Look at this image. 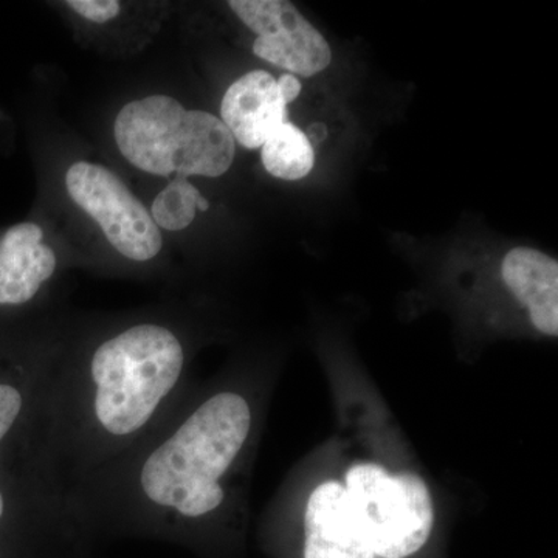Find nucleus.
Returning <instances> with one entry per match:
<instances>
[{"instance_id":"obj_1","label":"nucleus","mask_w":558,"mask_h":558,"mask_svg":"<svg viewBox=\"0 0 558 558\" xmlns=\"http://www.w3.org/2000/svg\"><path fill=\"white\" fill-rule=\"evenodd\" d=\"M252 427L247 400L220 392L146 459L140 484L150 501L182 515H207L223 501L219 480L230 469Z\"/></svg>"},{"instance_id":"obj_2","label":"nucleus","mask_w":558,"mask_h":558,"mask_svg":"<svg viewBox=\"0 0 558 558\" xmlns=\"http://www.w3.org/2000/svg\"><path fill=\"white\" fill-rule=\"evenodd\" d=\"M113 137L124 159L154 175L220 178L236 154L222 120L189 110L168 95L128 102L117 116Z\"/></svg>"},{"instance_id":"obj_3","label":"nucleus","mask_w":558,"mask_h":558,"mask_svg":"<svg viewBox=\"0 0 558 558\" xmlns=\"http://www.w3.org/2000/svg\"><path fill=\"white\" fill-rule=\"evenodd\" d=\"M183 348L170 329L140 325L95 351V413L105 429L126 436L148 424L183 369Z\"/></svg>"},{"instance_id":"obj_4","label":"nucleus","mask_w":558,"mask_h":558,"mask_svg":"<svg viewBox=\"0 0 558 558\" xmlns=\"http://www.w3.org/2000/svg\"><path fill=\"white\" fill-rule=\"evenodd\" d=\"M349 510L377 558H409L424 548L435 523L432 494L413 472L389 473L360 462L344 478Z\"/></svg>"},{"instance_id":"obj_5","label":"nucleus","mask_w":558,"mask_h":558,"mask_svg":"<svg viewBox=\"0 0 558 558\" xmlns=\"http://www.w3.org/2000/svg\"><path fill=\"white\" fill-rule=\"evenodd\" d=\"M65 186L72 201L101 227L124 258L145 263L159 255L163 247L159 227L116 172L76 161L65 172Z\"/></svg>"},{"instance_id":"obj_6","label":"nucleus","mask_w":558,"mask_h":558,"mask_svg":"<svg viewBox=\"0 0 558 558\" xmlns=\"http://www.w3.org/2000/svg\"><path fill=\"white\" fill-rule=\"evenodd\" d=\"M230 9L256 33L253 53L260 60L311 78L328 69V40L288 0H231Z\"/></svg>"},{"instance_id":"obj_7","label":"nucleus","mask_w":558,"mask_h":558,"mask_svg":"<svg viewBox=\"0 0 558 558\" xmlns=\"http://www.w3.org/2000/svg\"><path fill=\"white\" fill-rule=\"evenodd\" d=\"M220 120L234 142L258 149L288 121V105L279 94L277 78L266 70H252L227 89Z\"/></svg>"},{"instance_id":"obj_8","label":"nucleus","mask_w":558,"mask_h":558,"mask_svg":"<svg viewBox=\"0 0 558 558\" xmlns=\"http://www.w3.org/2000/svg\"><path fill=\"white\" fill-rule=\"evenodd\" d=\"M304 558H377L355 526L339 481L312 492L304 513Z\"/></svg>"},{"instance_id":"obj_9","label":"nucleus","mask_w":558,"mask_h":558,"mask_svg":"<svg viewBox=\"0 0 558 558\" xmlns=\"http://www.w3.org/2000/svg\"><path fill=\"white\" fill-rule=\"evenodd\" d=\"M43 240L33 222L16 223L0 238V306L27 304L57 270V255Z\"/></svg>"},{"instance_id":"obj_10","label":"nucleus","mask_w":558,"mask_h":558,"mask_svg":"<svg viewBox=\"0 0 558 558\" xmlns=\"http://www.w3.org/2000/svg\"><path fill=\"white\" fill-rule=\"evenodd\" d=\"M510 293L529 311L532 325L545 336H558V263L539 250H510L501 264Z\"/></svg>"},{"instance_id":"obj_11","label":"nucleus","mask_w":558,"mask_h":558,"mask_svg":"<svg viewBox=\"0 0 558 558\" xmlns=\"http://www.w3.org/2000/svg\"><path fill=\"white\" fill-rule=\"evenodd\" d=\"M260 160L270 175L293 182L314 170V146L306 132L286 121L260 146Z\"/></svg>"},{"instance_id":"obj_12","label":"nucleus","mask_w":558,"mask_h":558,"mask_svg":"<svg viewBox=\"0 0 558 558\" xmlns=\"http://www.w3.org/2000/svg\"><path fill=\"white\" fill-rule=\"evenodd\" d=\"M197 209L208 211L209 202L189 179L178 175L157 194L149 213L159 229L180 231L189 229Z\"/></svg>"},{"instance_id":"obj_13","label":"nucleus","mask_w":558,"mask_h":558,"mask_svg":"<svg viewBox=\"0 0 558 558\" xmlns=\"http://www.w3.org/2000/svg\"><path fill=\"white\" fill-rule=\"evenodd\" d=\"M22 407H24V398L20 389L0 381V444L20 418Z\"/></svg>"},{"instance_id":"obj_14","label":"nucleus","mask_w":558,"mask_h":558,"mask_svg":"<svg viewBox=\"0 0 558 558\" xmlns=\"http://www.w3.org/2000/svg\"><path fill=\"white\" fill-rule=\"evenodd\" d=\"M68 7L84 20L95 24H106L116 20L121 11L120 2L117 0H69Z\"/></svg>"},{"instance_id":"obj_15","label":"nucleus","mask_w":558,"mask_h":558,"mask_svg":"<svg viewBox=\"0 0 558 558\" xmlns=\"http://www.w3.org/2000/svg\"><path fill=\"white\" fill-rule=\"evenodd\" d=\"M277 83L279 94H281L286 105L295 101L300 97L301 89H303L301 81L295 75H292V73H284V75L279 76Z\"/></svg>"},{"instance_id":"obj_16","label":"nucleus","mask_w":558,"mask_h":558,"mask_svg":"<svg viewBox=\"0 0 558 558\" xmlns=\"http://www.w3.org/2000/svg\"><path fill=\"white\" fill-rule=\"evenodd\" d=\"M3 513H5V499H3L2 490H0V520L3 519Z\"/></svg>"}]
</instances>
